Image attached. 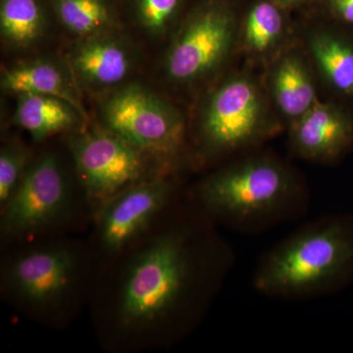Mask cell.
I'll list each match as a JSON object with an SVG mask.
<instances>
[{
	"mask_svg": "<svg viewBox=\"0 0 353 353\" xmlns=\"http://www.w3.org/2000/svg\"><path fill=\"white\" fill-rule=\"evenodd\" d=\"M194 224L159 234L132 259L118 299L123 326L188 329L219 289L233 268V248Z\"/></svg>",
	"mask_w": 353,
	"mask_h": 353,
	"instance_id": "6da1fadb",
	"label": "cell"
},
{
	"mask_svg": "<svg viewBox=\"0 0 353 353\" xmlns=\"http://www.w3.org/2000/svg\"><path fill=\"white\" fill-rule=\"evenodd\" d=\"M194 199L210 222L243 234L265 233L301 219L311 203L307 183L292 165L256 150L206 176Z\"/></svg>",
	"mask_w": 353,
	"mask_h": 353,
	"instance_id": "7a4b0ae2",
	"label": "cell"
},
{
	"mask_svg": "<svg viewBox=\"0 0 353 353\" xmlns=\"http://www.w3.org/2000/svg\"><path fill=\"white\" fill-rule=\"evenodd\" d=\"M353 285V214L323 216L260 257L252 285L261 296L308 301Z\"/></svg>",
	"mask_w": 353,
	"mask_h": 353,
	"instance_id": "3957f363",
	"label": "cell"
},
{
	"mask_svg": "<svg viewBox=\"0 0 353 353\" xmlns=\"http://www.w3.org/2000/svg\"><path fill=\"white\" fill-rule=\"evenodd\" d=\"M280 129L263 88L248 74L221 81L209 92L196 120L194 157L212 163L259 148Z\"/></svg>",
	"mask_w": 353,
	"mask_h": 353,
	"instance_id": "277c9868",
	"label": "cell"
},
{
	"mask_svg": "<svg viewBox=\"0 0 353 353\" xmlns=\"http://www.w3.org/2000/svg\"><path fill=\"white\" fill-rule=\"evenodd\" d=\"M99 124L170 169L185 153L187 125L175 105L150 88L127 83L104 94Z\"/></svg>",
	"mask_w": 353,
	"mask_h": 353,
	"instance_id": "5b68a950",
	"label": "cell"
},
{
	"mask_svg": "<svg viewBox=\"0 0 353 353\" xmlns=\"http://www.w3.org/2000/svg\"><path fill=\"white\" fill-rule=\"evenodd\" d=\"M240 23L226 0H205L176 30L163 73L176 85H194L217 73L238 46Z\"/></svg>",
	"mask_w": 353,
	"mask_h": 353,
	"instance_id": "8992f818",
	"label": "cell"
},
{
	"mask_svg": "<svg viewBox=\"0 0 353 353\" xmlns=\"http://www.w3.org/2000/svg\"><path fill=\"white\" fill-rule=\"evenodd\" d=\"M68 143L88 201L99 213L121 192L152 178L153 159L99 123L77 128Z\"/></svg>",
	"mask_w": 353,
	"mask_h": 353,
	"instance_id": "52a82bcc",
	"label": "cell"
},
{
	"mask_svg": "<svg viewBox=\"0 0 353 353\" xmlns=\"http://www.w3.org/2000/svg\"><path fill=\"white\" fill-rule=\"evenodd\" d=\"M68 190L59 160L51 153L32 161L22 182L2 209L4 236H24L48 227L63 212Z\"/></svg>",
	"mask_w": 353,
	"mask_h": 353,
	"instance_id": "ba28073f",
	"label": "cell"
},
{
	"mask_svg": "<svg viewBox=\"0 0 353 353\" xmlns=\"http://www.w3.org/2000/svg\"><path fill=\"white\" fill-rule=\"evenodd\" d=\"M78 256L65 246L30 250L14 259L4 274L6 287L23 303L48 308L62 301L75 284Z\"/></svg>",
	"mask_w": 353,
	"mask_h": 353,
	"instance_id": "9c48e42d",
	"label": "cell"
},
{
	"mask_svg": "<svg viewBox=\"0 0 353 353\" xmlns=\"http://www.w3.org/2000/svg\"><path fill=\"white\" fill-rule=\"evenodd\" d=\"M67 63L81 90L104 95L129 83L138 51L119 29L113 30L76 39Z\"/></svg>",
	"mask_w": 353,
	"mask_h": 353,
	"instance_id": "30bf717a",
	"label": "cell"
},
{
	"mask_svg": "<svg viewBox=\"0 0 353 353\" xmlns=\"http://www.w3.org/2000/svg\"><path fill=\"white\" fill-rule=\"evenodd\" d=\"M173 194V183L160 174L114 197L99 213L103 248L111 252L124 250L166 208Z\"/></svg>",
	"mask_w": 353,
	"mask_h": 353,
	"instance_id": "8fae6325",
	"label": "cell"
},
{
	"mask_svg": "<svg viewBox=\"0 0 353 353\" xmlns=\"http://www.w3.org/2000/svg\"><path fill=\"white\" fill-rule=\"evenodd\" d=\"M294 157L319 164H334L353 148V118L332 102L318 101L289 126Z\"/></svg>",
	"mask_w": 353,
	"mask_h": 353,
	"instance_id": "7c38bea8",
	"label": "cell"
},
{
	"mask_svg": "<svg viewBox=\"0 0 353 353\" xmlns=\"http://www.w3.org/2000/svg\"><path fill=\"white\" fill-rule=\"evenodd\" d=\"M2 90L16 97L39 94L68 102L88 121L79 88L68 63L50 57L19 62L2 69Z\"/></svg>",
	"mask_w": 353,
	"mask_h": 353,
	"instance_id": "4fadbf2b",
	"label": "cell"
},
{
	"mask_svg": "<svg viewBox=\"0 0 353 353\" xmlns=\"http://www.w3.org/2000/svg\"><path fill=\"white\" fill-rule=\"evenodd\" d=\"M268 90L271 101L289 126L319 101L310 67L296 50L283 51L274 60Z\"/></svg>",
	"mask_w": 353,
	"mask_h": 353,
	"instance_id": "5bb4252c",
	"label": "cell"
},
{
	"mask_svg": "<svg viewBox=\"0 0 353 353\" xmlns=\"http://www.w3.org/2000/svg\"><path fill=\"white\" fill-rule=\"evenodd\" d=\"M13 120L29 132L34 141L74 131L88 122L68 102L39 94L18 95Z\"/></svg>",
	"mask_w": 353,
	"mask_h": 353,
	"instance_id": "9a60e30c",
	"label": "cell"
},
{
	"mask_svg": "<svg viewBox=\"0 0 353 353\" xmlns=\"http://www.w3.org/2000/svg\"><path fill=\"white\" fill-rule=\"evenodd\" d=\"M307 50L330 87L353 99V43L338 32L317 29L308 34Z\"/></svg>",
	"mask_w": 353,
	"mask_h": 353,
	"instance_id": "2e32d148",
	"label": "cell"
},
{
	"mask_svg": "<svg viewBox=\"0 0 353 353\" xmlns=\"http://www.w3.org/2000/svg\"><path fill=\"white\" fill-rule=\"evenodd\" d=\"M285 11L274 0L255 1L240 24L238 46L253 58L273 55L288 34Z\"/></svg>",
	"mask_w": 353,
	"mask_h": 353,
	"instance_id": "e0dca14e",
	"label": "cell"
},
{
	"mask_svg": "<svg viewBox=\"0 0 353 353\" xmlns=\"http://www.w3.org/2000/svg\"><path fill=\"white\" fill-rule=\"evenodd\" d=\"M48 19L41 0H0V37L6 48L27 51L48 34Z\"/></svg>",
	"mask_w": 353,
	"mask_h": 353,
	"instance_id": "ac0fdd59",
	"label": "cell"
},
{
	"mask_svg": "<svg viewBox=\"0 0 353 353\" xmlns=\"http://www.w3.org/2000/svg\"><path fill=\"white\" fill-rule=\"evenodd\" d=\"M58 22L76 39L118 30L111 0H51Z\"/></svg>",
	"mask_w": 353,
	"mask_h": 353,
	"instance_id": "d6986e66",
	"label": "cell"
},
{
	"mask_svg": "<svg viewBox=\"0 0 353 353\" xmlns=\"http://www.w3.org/2000/svg\"><path fill=\"white\" fill-rule=\"evenodd\" d=\"M31 153L20 141L11 139L0 150V205L3 208L24 178Z\"/></svg>",
	"mask_w": 353,
	"mask_h": 353,
	"instance_id": "ffe728a7",
	"label": "cell"
},
{
	"mask_svg": "<svg viewBox=\"0 0 353 353\" xmlns=\"http://www.w3.org/2000/svg\"><path fill=\"white\" fill-rule=\"evenodd\" d=\"M134 13L141 29L153 38L170 32L182 8L183 0H134Z\"/></svg>",
	"mask_w": 353,
	"mask_h": 353,
	"instance_id": "44dd1931",
	"label": "cell"
},
{
	"mask_svg": "<svg viewBox=\"0 0 353 353\" xmlns=\"http://www.w3.org/2000/svg\"><path fill=\"white\" fill-rule=\"evenodd\" d=\"M325 2L336 19L353 26V0H325Z\"/></svg>",
	"mask_w": 353,
	"mask_h": 353,
	"instance_id": "7402d4cb",
	"label": "cell"
},
{
	"mask_svg": "<svg viewBox=\"0 0 353 353\" xmlns=\"http://www.w3.org/2000/svg\"><path fill=\"white\" fill-rule=\"evenodd\" d=\"M279 6L282 7L285 10L290 8H296V7L304 6V4L310 3L315 0H274Z\"/></svg>",
	"mask_w": 353,
	"mask_h": 353,
	"instance_id": "603a6c76",
	"label": "cell"
}]
</instances>
